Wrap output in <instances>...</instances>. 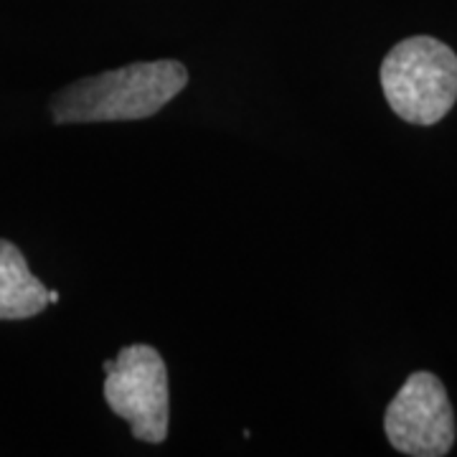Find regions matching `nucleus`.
<instances>
[{
    "label": "nucleus",
    "instance_id": "obj_1",
    "mask_svg": "<svg viewBox=\"0 0 457 457\" xmlns=\"http://www.w3.org/2000/svg\"><path fill=\"white\" fill-rule=\"evenodd\" d=\"M188 84V69L176 59L137 62L84 77L59 89L49 102L56 125L128 122L161 112Z\"/></svg>",
    "mask_w": 457,
    "mask_h": 457
},
{
    "label": "nucleus",
    "instance_id": "obj_2",
    "mask_svg": "<svg viewBox=\"0 0 457 457\" xmlns=\"http://www.w3.org/2000/svg\"><path fill=\"white\" fill-rule=\"evenodd\" d=\"M381 89L411 125H435L457 102V54L432 36H411L381 62Z\"/></svg>",
    "mask_w": 457,
    "mask_h": 457
},
{
    "label": "nucleus",
    "instance_id": "obj_3",
    "mask_svg": "<svg viewBox=\"0 0 457 457\" xmlns=\"http://www.w3.org/2000/svg\"><path fill=\"white\" fill-rule=\"evenodd\" d=\"M104 402L122 417L135 440L161 445L170 425V392L163 356L145 343L125 345L117 359L104 361Z\"/></svg>",
    "mask_w": 457,
    "mask_h": 457
},
{
    "label": "nucleus",
    "instance_id": "obj_4",
    "mask_svg": "<svg viewBox=\"0 0 457 457\" xmlns=\"http://www.w3.org/2000/svg\"><path fill=\"white\" fill-rule=\"evenodd\" d=\"M384 432L402 455H447L455 445V414L440 378L429 371L409 376L386 407Z\"/></svg>",
    "mask_w": 457,
    "mask_h": 457
},
{
    "label": "nucleus",
    "instance_id": "obj_5",
    "mask_svg": "<svg viewBox=\"0 0 457 457\" xmlns=\"http://www.w3.org/2000/svg\"><path fill=\"white\" fill-rule=\"evenodd\" d=\"M49 308V290L13 242L0 239V320H29Z\"/></svg>",
    "mask_w": 457,
    "mask_h": 457
},
{
    "label": "nucleus",
    "instance_id": "obj_6",
    "mask_svg": "<svg viewBox=\"0 0 457 457\" xmlns=\"http://www.w3.org/2000/svg\"><path fill=\"white\" fill-rule=\"evenodd\" d=\"M59 297H62V295L56 293V290H49V305H54V303H59Z\"/></svg>",
    "mask_w": 457,
    "mask_h": 457
}]
</instances>
